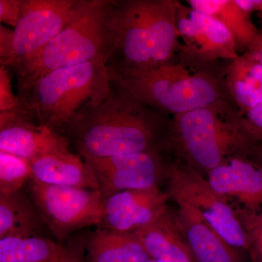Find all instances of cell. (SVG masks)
<instances>
[{"label": "cell", "instance_id": "17", "mask_svg": "<svg viewBox=\"0 0 262 262\" xmlns=\"http://www.w3.org/2000/svg\"><path fill=\"white\" fill-rule=\"evenodd\" d=\"M177 205V221L196 262H239L241 253L231 247L190 208Z\"/></svg>", "mask_w": 262, "mask_h": 262}, {"label": "cell", "instance_id": "12", "mask_svg": "<svg viewBox=\"0 0 262 262\" xmlns=\"http://www.w3.org/2000/svg\"><path fill=\"white\" fill-rule=\"evenodd\" d=\"M162 151L92 158L84 163L97 179L103 201L117 193L159 187L166 177L167 164Z\"/></svg>", "mask_w": 262, "mask_h": 262}, {"label": "cell", "instance_id": "23", "mask_svg": "<svg viewBox=\"0 0 262 262\" xmlns=\"http://www.w3.org/2000/svg\"><path fill=\"white\" fill-rule=\"evenodd\" d=\"M31 179L32 168L28 160L0 151V194L21 190Z\"/></svg>", "mask_w": 262, "mask_h": 262}, {"label": "cell", "instance_id": "14", "mask_svg": "<svg viewBox=\"0 0 262 262\" xmlns=\"http://www.w3.org/2000/svg\"><path fill=\"white\" fill-rule=\"evenodd\" d=\"M170 199L159 187L123 191L103 201L100 227L125 233L149 225L168 210Z\"/></svg>", "mask_w": 262, "mask_h": 262}, {"label": "cell", "instance_id": "2", "mask_svg": "<svg viewBox=\"0 0 262 262\" xmlns=\"http://www.w3.org/2000/svg\"><path fill=\"white\" fill-rule=\"evenodd\" d=\"M178 0H115L111 28L116 48L108 61L111 80L154 70L177 51Z\"/></svg>", "mask_w": 262, "mask_h": 262}, {"label": "cell", "instance_id": "30", "mask_svg": "<svg viewBox=\"0 0 262 262\" xmlns=\"http://www.w3.org/2000/svg\"><path fill=\"white\" fill-rule=\"evenodd\" d=\"M251 158H252L253 160H256L262 167V144L256 146Z\"/></svg>", "mask_w": 262, "mask_h": 262}, {"label": "cell", "instance_id": "29", "mask_svg": "<svg viewBox=\"0 0 262 262\" xmlns=\"http://www.w3.org/2000/svg\"><path fill=\"white\" fill-rule=\"evenodd\" d=\"M246 52L262 64V29L260 30L259 35Z\"/></svg>", "mask_w": 262, "mask_h": 262}, {"label": "cell", "instance_id": "27", "mask_svg": "<svg viewBox=\"0 0 262 262\" xmlns=\"http://www.w3.org/2000/svg\"><path fill=\"white\" fill-rule=\"evenodd\" d=\"M249 253L252 262H262V222L248 233Z\"/></svg>", "mask_w": 262, "mask_h": 262}, {"label": "cell", "instance_id": "11", "mask_svg": "<svg viewBox=\"0 0 262 262\" xmlns=\"http://www.w3.org/2000/svg\"><path fill=\"white\" fill-rule=\"evenodd\" d=\"M176 20L179 56L211 65L234 61L241 55L228 29L211 15L178 1Z\"/></svg>", "mask_w": 262, "mask_h": 262}, {"label": "cell", "instance_id": "5", "mask_svg": "<svg viewBox=\"0 0 262 262\" xmlns=\"http://www.w3.org/2000/svg\"><path fill=\"white\" fill-rule=\"evenodd\" d=\"M229 62L201 64L176 53L173 59L158 68L112 81L150 107L172 117L231 101L224 80Z\"/></svg>", "mask_w": 262, "mask_h": 262}, {"label": "cell", "instance_id": "13", "mask_svg": "<svg viewBox=\"0 0 262 262\" xmlns=\"http://www.w3.org/2000/svg\"><path fill=\"white\" fill-rule=\"evenodd\" d=\"M71 141L63 134L39 125L24 111L0 113V151L31 160L69 151Z\"/></svg>", "mask_w": 262, "mask_h": 262}, {"label": "cell", "instance_id": "24", "mask_svg": "<svg viewBox=\"0 0 262 262\" xmlns=\"http://www.w3.org/2000/svg\"><path fill=\"white\" fill-rule=\"evenodd\" d=\"M8 111L27 112L20 98L13 93L11 71L0 66V113Z\"/></svg>", "mask_w": 262, "mask_h": 262}, {"label": "cell", "instance_id": "31", "mask_svg": "<svg viewBox=\"0 0 262 262\" xmlns=\"http://www.w3.org/2000/svg\"><path fill=\"white\" fill-rule=\"evenodd\" d=\"M70 262H82L80 261V258H77V259L73 260V261Z\"/></svg>", "mask_w": 262, "mask_h": 262}, {"label": "cell", "instance_id": "4", "mask_svg": "<svg viewBox=\"0 0 262 262\" xmlns=\"http://www.w3.org/2000/svg\"><path fill=\"white\" fill-rule=\"evenodd\" d=\"M256 146L231 101L170 118L168 151L205 178L229 158L252 156Z\"/></svg>", "mask_w": 262, "mask_h": 262}, {"label": "cell", "instance_id": "10", "mask_svg": "<svg viewBox=\"0 0 262 262\" xmlns=\"http://www.w3.org/2000/svg\"><path fill=\"white\" fill-rule=\"evenodd\" d=\"M206 179L249 233L262 222V167L250 156L229 158Z\"/></svg>", "mask_w": 262, "mask_h": 262}, {"label": "cell", "instance_id": "26", "mask_svg": "<svg viewBox=\"0 0 262 262\" xmlns=\"http://www.w3.org/2000/svg\"><path fill=\"white\" fill-rule=\"evenodd\" d=\"M23 0H0V21L15 28L21 14Z\"/></svg>", "mask_w": 262, "mask_h": 262}, {"label": "cell", "instance_id": "6", "mask_svg": "<svg viewBox=\"0 0 262 262\" xmlns=\"http://www.w3.org/2000/svg\"><path fill=\"white\" fill-rule=\"evenodd\" d=\"M111 86L106 63L87 62L52 71L18 98L38 124L63 135L82 111L108 96Z\"/></svg>", "mask_w": 262, "mask_h": 262}, {"label": "cell", "instance_id": "15", "mask_svg": "<svg viewBox=\"0 0 262 262\" xmlns=\"http://www.w3.org/2000/svg\"><path fill=\"white\" fill-rule=\"evenodd\" d=\"M31 180L47 185L99 190L97 179L80 155L69 151L52 153L29 161Z\"/></svg>", "mask_w": 262, "mask_h": 262}, {"label": "cell", "instance_id": "18", "mask_svg": "<svg viewBox=\"0 0 262 262\" xmlns=\"http://www.w3.org/2000/svg\"><path fill=\"white\" fill-rule=\"evenodd\" d=\"M224 80L229 97L241 115L261 102L262 64L248 52L229 62Z\"/></svg>", "mask_w": 262, "mask_h": 262}, {"label": "cell", "instance_id": "19", "mask_svg": "<svg viewBox=\"0 0 262 262\" xmlns=\"http://www.w3.org/2000/svg\"><path fill=\"white\" fill-rule=\"evenodd\" d=\"M89 262H153L135 233L99 228L88 241Z\"/></svg>", "mask_w": 262, "mask_h": 262}, {"label": "cell", "instance_id": "3", "mask_svg": "<svg viewBox=\"0 0 262 262\" xmlns=\"http://www.w3.org/2000/svg\"><path fill=\"white\" fill-rule=\"evenodd\" d=\"M115 0H78L70 20L35 56L10 70L16 76L20 96L52 71L87 63L107 65L116 48L111 28Z\"/></svg>", "mask_w": 262, "mask_h": 262}, {"label": "cell", "instance_id": "9", "mask_svg": "<svg viewBox=\"0 0 262 262\" xmlns=\"http://www.w3.org/2000/svg\"><path fill=\"white\" fill-rule=\"evenodd\" d=\"M29 189L43 221L58 239L76 229L101 225L103 199L100 190L47 185L33 180Z\"/></svg>", "mask_w": 262, "mask_h": 262}, {"label": "cell", "instance_id": "8", "mask_svg": "<svg viewBox=\"0 0 262 262\" xmlns=\"http://www.w3.org/2000/svg\"><path fill=\"white\" fill-rule=\"evenodd\" d=\"M78 0H23L16 27L0 26V66L9 70L29 61L70 20Z\"/></svg>", "mask_w": 262, "mask_h": 262}, {"label": "cell", "instance_id": "28", "mask_svg": "<svg viewBox=\"0 0 262 262\" xmlns=\"http://www.w3.org/2000/svg\"><path fill=\"white\" fill-rule=\"evenodd\" d=\"M237 3L251 15L253 13H258L262 17V0H237Z\"/></svg>", "mask_w": 262, "mask_h": 262}, {"label": "cell", "instance_id": "20", "mask_svg": "<svg viewBox=\"0 0 262 262\" xmlns=\"http://www.w3.org/2000/svg\"><path fill=\"white\" fill-rule=\"evenodd\" d=\"M193 9L211 15L228 29L239 54L246 53L259 35L251 13L243 9L237 0H187Z\"/></svg>", "mask_w": 262, "mask_h": 262}, {"label": "cell", "instance_id": "7", "mask_svg": "<svg viewBox=\"0 0 262 262\" xmlns=\"http://www.w3.org/2000/svg\"><path fill=\"white\" fill-rule=\"evenodd\" d=\"M165 178L170 199L190 208L234 250L239 253L248 251L247 231L206 178L176 158L168 162Z\"/></svg>", "mask_w": 262, "mask_h": 262}, {"label": "cell", "instance_id": "16", "mask_svg": "<svg viewBox=\"0 0 262 262\" xmlns=\"http://www.w3.org/2000/svg\"><path fill=\"white\" fill-rule=\"evenodd\" d=\"M146 252L155 262H196L177 221L168 208L159 218L136 231Z\"/></svg>", "mask_w": 262, "mask_h": 262}, {"label": "cell", "instance_id": "1", "mask_svg": "<svg viewBox=\"0 0 262 262\" xmlns=\"http://www.w3.org/2000/svg\"><path fill=\"white\" fill-rule=\"evenodd\" d=\"M170 118L112 81L108 96L82 111L63 135L82 158L165 152L168 151Z\"/></svg>", "mask_w": 262, "mask_h": 262}, {"label": "cell", "instance_id": "22", "mask_svg": "<svg viewBox=\"0 0 262 262\" xmlns=\"http://www.w3.org/2000/svg\"><path fill=\"white\" fill-rule=\"evenodd\" d=\"M42 221L34 202L22 190L0 194V239L38 235Z\"/></svg>", "mask_w": 262, "mask_h": 262}, {"label": "cell", "instance_id": "25", "mask_svg": "<svg viewBox=\"0 0 262 262\" xmlns=\"http://www.w3.org/2000/svg\"><path fill=\"white\" fill-rule=\"evenodd\" d=\"M246 132L256 146L262 144V100L251 110L241 115Z\"/></svg>", "mask_w": 262, "mask_h": 262}, {"label": "cell", "instance_id": "21", "mask_svg": "<svg viewBox=\"0 0 262 262\" xmlns=\"http://www.w3.org/2000/svg\"><path fill=\"white\" fill-rule=\"evenodd\" d=\"M79 258L70 248L42 236L0 239V262H70Z\"/></svg>", "mask_w": 262, "mask_h": 262}]
</instances>
